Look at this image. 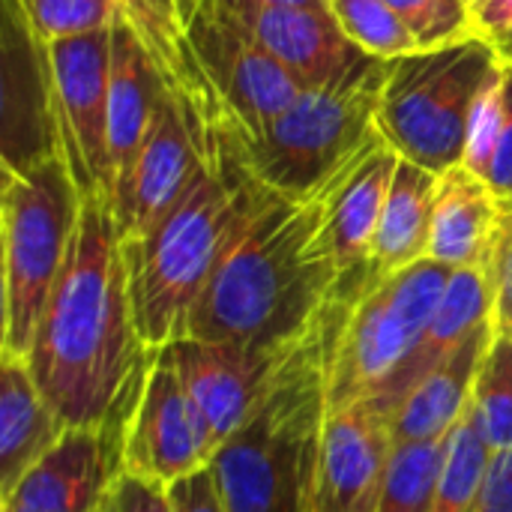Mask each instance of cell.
Masks as SVG:
<instances>
[{
	"mask_svg": "<svg viewBox=\"0 0 512 512\" xmlns=\"http://www.w3.org/2000/svg\"><path fill=\"white\" fill-rule=\"evenodd\" d=\"M495 279V336H512V210H504L501 231L492 252Z\"/></svg>",
	"mask_w": 512,
	"mask_h": 512,
	"instance_id": "32",
	"label": "cell"
},
{
	"mask_svg": "<svg viewBox=\"0 0 512 512\" xmlns=\"http://www.w3.org/2000/svg\"><path fill=\"white\" fill-rule=\"evenodd\" d=\"M471 12H474L477 33L489 39L512 27V0H480Z\"/></svg>",
	"mask_w": 512,
	"mask_h": 512,
	"instance_id": "37",
	"label": "cell"
},
{
	"mask_svg": "<svg viewBox=\"0 0 512 512\" xmlns=\"http://www.w3.org/2000/svg\"><path fill=\"white\" fill-rule=\"evenodd\" d=\"M81 201L60 156H48L27 168H3L0 357L27 360L45 303L69 258Z\"/></svg>",
	"mask_w": 512,
	"mask_h": 512,
	"instance_id": "8",
	"label": "cell"
},
{
	"mask_svg": "<svg viewBox=\"0 0 512 512\" xmlns=\"http://www.w3.org/2000/svg\"><path fill=\"white\" fill-rule=\"evenodd\" d=\"M399 153L375 135L318 195V252L339 273L372 264V246Z\"/></svg>",
	"mask_w": 512,
	"mask_h": 512,
	"instance_id": "17",
	"label": "cell"
},
{
	"mask_svg": "<svg viewBox=\"0 0 512 512\" xmlns=\"http://www.w3.org/2000/svg\"><path fill=\"white\" fill-rule=\"evenodd\" d=\"M504 207L483 177L456 165L438 174L429 258L447 267L489 264L501 231Z\"/></svg>",
	"mask_w": 512,
	"mask_h": 512,
	"instance_id": "21",
	"label": "cell"
},
{
	"mask_svg": "<svg viewBox=\"0 0 512 512\" xmlns=\"http://www.w3.org/2000/svg\"><path fill=\"white\" fill-rule=\"evenodd\" d=\"M165 87L135 30L117 15L111 21V69H108V147L114 165V201L126 186L135 159L150 132Z\"/></svg>",
	"mask_w": 512,
	"mask_h": 512,
	"instance_id": "19",
	"label": "cell"
},
{
	"mask_svg": "<svg viewBox=\"0 0 512 512\" xmlns=\"http://www.w3.org/2000/svg\"><path fill=\"white\" fill-rule=\"evenodd\" d=\"M48 96L54 150L78 195L114 210V165L108 147L111 27L60 42H36Z\"/></svg>",
	"mask_w": 512,
	"mask_h": 512,
	"instance_id": "9",
	"label": "cell"
},
{
	"mask_svg": "<svg viewBox=\"0 0 512 512\" xmlns=\"http://www.w3.org/2000/svg\"><path fill=\"white\" fill-rule=\"evenodd\" d=\"M66 429L39 393L27 363L0 357V498L54 450Z\"/></svg>",
	"mask_w": 512,
	"mask_h": 512,
	"instance_id": "23",
	"label": "cell"
},
{
	"mask_svg": "<svg viewBox=\"0 0 512 512\" xmlns=\"http://www.w3.org/2000/svg\"><path fill=\"white\" fill-rule=\"evenodd\" d=\"M423 48H441L477 33L468 0H387Z\"/></svg>",
	"mask_w": 512,
	"mask_h": 512,
	"instance_id": "30",
	"label": "cell"
},
{
	"mask_svg": "<svg viewBox=\"0 0 512 512\" xmlns=\"http://www.w3.org/2000/svg\"><path fill=\"white\" fill-rule=\"evenodd\" d=\"M492 318H495L492 261L477 264V267H456L447 288H444V294H441V303H438V309L432 315V324H429L417 354L408 360V366L399 372V378L378 399L390 411H396L417 378H423L435 363H441L447 354H453L477 330L492 324Z\"/></svg>",
	"mask_w": 512,
	"mask_h": 512,
	"instance_id": "22",
	"label": "cell"
},
{
	"mask_svg": "<svg viewBox=\"0 0 512 512\" xmlns=\"http://www.w3.org/2000/svg\"><path fill=\"white\" fill-rule=\"evenodd\" d=\"M177 369V378L204 420L213 447L219 450L237 429H243L270 387L279 378L285 357L294 351H255L228 342L177 339L162 348Z\"/></svg>",
	"mask_w": 512,
	"mask_h": 512,
	"instance_id": "12",
	"label": "cell"
},
{
	"mask_svg": "<svg viewBox=\"0 0 512 512\" xmlns=\"http://www.w3.org/2000/svg\"><path fill=\"white\" fill-rule=\"evenodd\" d=\"M195 51L222 105L225 144L258 138L303 93L294 75L252 42L213 0L195 21Z\"/></svg>",
	"mask_w": 512,
	"mask_h": 512,
	"instance_id": "11",
	"label": "cell"
},
{
	"mask_svg": "<svg viewBox=\"0 0 512 512\" xmlns=\"http://www.w3.org/2000/svg\"><path fill=\"white\" fill-rule=\"evenodd\" d=\"M21 3H24V0H21Z\"/></svg>",
	"mask_w": 512,
	"mask_h": 512,
	"instance_id": "41",
	"label": "cell"
},
{
	"mask_svg": "<svg viewBox=\"0 0 512 512\" xmlns=\"http://www.w3.org/2000/svg\"><path fill=\"white\" fill-rule=\"evenodd\" d=\"M468 3H471V9H474V6H477V3H480V0H468Z\"/></svg>",
	"mask_w": 512,
	"mask_h": 512,
	"instance_id": "40",
	"label": "cell"
},
{
	"mask_svg": "<svg viewBox=\"0 0 512 512\" xmlns=\"http://www.w3.org/2000/svg\"><path fill=\"white\" fill-rule=\"evenodd\" d=\"M492 339L495 324H486L414 381V387L393 411L396 444H441L450 438L471 405L474 384Z\"/></svg>",
	"mask_w": 512,
	"mask_h": 512,
	"instance_id": "20",
	"label": "cell"
},
{
	"mask_svg": "<svg viewBox=\"0 0 512 512\" xmlns=\"http://www.w3.org/2000/svg\"><path fill=\"white\" fill-rule=\"evenodd\" d=\"M435 189L438 174L399 156L372 246V267L378 273H396L429 258Z\"/></svg>",
	"mask_w": 512,
	"mask_h": 512,
	"instance_id": "24",
	"label": "cell"
},
{
	"mask_svg": "<svg viewBox=\"0 0 512 512\" xmlns=\"http://www.w3.org/2000/svg\"><path fill=\"white\" fill-rule=\"evenodd\" d=\"M225 15L282 63L303 90H318L345 78L366 57V51L345 36L330 9L279 6Z\"/></svg>",
	"mask_w": 512,
	"mask_h": 512,
	"instance_id": "18",
	"label": "cell"
},
{
	"mask_svg": "<svg viewBox=\"0 0 512 512\" xmlns=\"http://www.w3.org/2000/svg\"><path fill=\"white\" fill-rule=\"evenodd\" d=\"M36 42H60L108 30L117 18L114 0H15Z\"/></svg>",
	"mask_w": 512,
	"mask_h": 512,
	"instance_id": "29",
	"label": "cell"
},
{
	"mask_svg": "<svg viewBox=\"0 0 512 512\" xmlns=\"http://www.w3.org/2000/svg\"><path fill=\"white\" fill-rule=\"evenodd\" d=\"M222 12L240 15L252 9H279V6H303V9H330V0H213Z\"/></svg>",
	"mask_w": 512,
	"mask_h": 512,
	"instance_id": "38",
	"label": "cell"
},
{
	"mask_svg": "<svg viewBox=\"0 0 512 512\" xmlns=\"http://www.w3.org/2000/svg\"><path fill=\"white\" fill-rule=\"evenodd\" d=\"M492 45H495L501 63L512 69V27L510 30H504V33H498V36H492Z\"/></svg>",
	"mask_w": 512,
	"mask_h": 512,
	"instance_id": "39",
	"label": "cell"
},
{
	"mask_svg": "<svg viewBox=\"0 0 512 512\" xmlns=\"http://www.w3.org/2000/svg\"><path fill=\"white\" fill-rule=\"evenodd\" d=\"M471 512H512V450L492 456L489 474Z\"/></svg>",
	"mask_w": 512,
	"mask_h": 512,
	"instance_id": "36",
	"label": "cell"
},
{
	"mask_svg": "<svg viewBox=\"0 0 512 512\" xmlns=\"http://www.w3.org/2000/svg\"><path fill=\"white\" fill-rule=\"evenodd\" d=\"M393 447V411L381 399L327 408L312 512L378 510Z\"/></svg>",
	"mask_w": 512,
	"mask_h": 512,
	"instance_id": "14",
	"label": "cell"
},
{
	"mask_svg": "<svg viewBox=\"0 0 512 512\" xmlns=\"http://www.w3.org/2000/svg\"><path fill=\"white\" fill-rule=\"evenodd\" d=\"M501 66L483 33L387 60L378 135L402 159L432 174L462 165L471 111Z\"/></svg>",
	"mask_w": 512,
	"mask_h": 512,
	"instance_id": "7",
	"label": "cell"
},
{
	"mask_svg": "<svg viewBox=\"0 0 512 512\" xmlns=\"http://www.w3.org/2000/svg\"><path fill=\"white\" fill-rule=\"evenodd\" d=\"M219 153L222 150L201 138L186 111L165 90L135 168L114 201L120 240L129 243L147 237L189 192L198 171Z\"/></svg>",
	"mask_w": 512,
	"mask_h": 512,
	"instance_id": "13",
	"label": "cell"
},
{
	"mask_svg": "<svg viewBox=\"0 0 512 512\" xmlns=\"http://www.w3.org/2000/svg\"><path fill=\"white\" fill-rule=\"evenodd\" d=\"M216 456L210 432L162 348H150L135 402L120 429L123 474L171 486Z\"/></svg>",
	"mask_w": 512,
	"mask_h": 512,
	"instance_id": "10",
	"label": "cell"
},
{
	"mask_svg": "<svg viewBox=\"0 0 512 512\" xmlns=\"http://www.w3.org/2000/svg\"><path fill=\"white\" fill-rule=\"evenodd\" d=\"M444 453H447V441L396 444L375 512H432L441 468H444Z\"/></svg>",
	"mask_w": 512,
	"mask_h": 512,
	"instance_id": "26",
	"label": "cell"
},
{
	"mask_svg": "<svg viewBox=\"0 0 512 512\" xmlns=\"http://www.w3.org/2000/svg\"><path fill=\"white\" fill-rule=\"evenodd\" d=\"M387 60L363 57L345 78L303 90L258 138L225 144L273 195L315 198L375 135Z\"/></svg>",
	"mask_w": 512,
	"mask_h": 512,
	"instance_id": "6",
	"label": "cell"
},
{
	"mask_svg": "<svg viewBox=\"0 0 512 512\" xmlns=\"http://www.w3.org/2000/svg\"><path fill=\"white\" fill-rule=\"evenodd\" d=\"M489 465H492V450L483 438L474 408L468 405L459 426L447 438L444 468H441L432 512H471L489 474Z\"/></svg>",
	"mask_w": 512,
	"mask_h": 512,
	"instance_id": "25",
	"label": "cell"
},
{
	"mask_svg": "<svg viewBox=\"0 0 512 512\" xmlns=\"http://www.w3.org/2000/svg\"><path fill=\"white\" fill-rule=\"evenodd\" d=\"M501 123H504V66L489 78L468 120V144H465L462 165L471 168L477 177H486L492 165L501 138Z\"/></svg>",
	"mask_w": 512,
	"mask_h": 512,
	"instance_id": "31",
	"label": "cell"
},
{
	"mask_svg": "<svg viewBox=\"0 0 512 512\" xmlns=\"http://www.w3.org/2000/svg\"><path fill=\"white\" fill-rule=\"evenodd\" d=\"M117 15L135 30L162 87L186 111L201 138L222 150L225 117L195 51V21L210 0H114Z\"/></svg>",
	"mask_w": 512,
	"mask_h": 512,
	"instance_id": "15",
	"label": "cell"
},
{
	"mask_svg": "<svg viewBox=\"0 0 512 512\" xmlns=\"http://www.w3.org/2000/svg\"><path fill=\"white\" fill-rule=\"evenodd\" d=\"M330 12L345 36L369 57L396 60L420 51L411 30L387 6V0H330Z\"/></svg>",
	"mask_w": 512,
	"mask_h": 512,
	"instance_id": "28",
	"label": "cell"
},
{
	"mask_svg": "<svg viewBox=\"0 0 512 512\" xmlns=\"http://www.w3.org/2000/svg\"><path fill=\"white\" fill-rule=\"evenodd\" d=\"M120 474V429H66L3 498V512H105Z\"/></svg>",
	"mask_w": 512,
	"mask_h": 512,
	"instance_id": "16",
	"label": "cell"
},
{
	"mask_svg": "<svg viewBox=\"0 0 512 512\" xmlns=\"http://www.w3.org/2000/svg\"><path fill=\"white\" fill-rule=\"evenodd\" d=\"M324 417L327 378L318 318L285 357L255 417L210 462L228 512H312Z\"/></svg>",
	"mask_w": 512,
	"mask_h": 512,
	"instance_id": "4",
	"label": "cell"
},
{
	"mask_svg": "<svg viewBox=\"0 0 512 512\" xmlns=\"http://www.w3.org/2000/svg\"><path fill=\"white\" fill-rule=\"evenodd\" d=\"M453 267L423 258L396 273L372 264L339 276L324 312L327 408L378 399L417 354Z\"/></svg>",
	"mask_w": 512,
	"mask_h": 512,
	"instance_id": "5",
	"label": "cell"
},
{
	"mask_svg": "<svg viewBox=\"0 0 512 512\" xmlns=\"http://www.w3.org/2000/svg\"><path fill=\"white\" fill-rule=\"evenodd\" d=\"M474 417L492 456L512 450V336H495L471 396Z\"/></svg>",
	"mask_w": 512,
	"mask_h": 512,
	"instance_id": "27",
	"label": "cell"
},
{
	"mask_svg": "<svg viewBox=\"0 0 512 512\" xmlns=\"http://www.w3.org/2000/svg\"><path fill=\"white\" fill-rule=\"evenodd\" d=\"M168 498H171V510L174 512H228L210 465L195 471V474L180 477L177 483H171Z\"/></svg>",
	"mask_w": 512,
	"mask_h": 512,
	"instance_id": "35",
	"label": "cell"
},
{
	"mask_svg": "<svg viewBox=\"0 0 512 512\" xmlns=\"http://www.w3.org/2000/svg\"><path fill=\"white\" fill-rule=\"evenodd\" d=\"M264 192L231 147H222L147 237L120 240L135 324L147 348L186 339L204 288Z\"/></svg>",
	"mask_w": 512,
	"mask_h": 512,
	"instance_id": "3",
	"label": "cell"
},
{
	"mask_svg": "<svg viewBox=\"0 0 512 512\" xmlns=\"http://www.w3.org/2000/svg\"><path fill=\"white\" fill-rule=\"evenodd\" d=\"M147 354L114 210L81 201L69 258L24 363L69 429H123Z\"/></svg>",
	"mask_w": 512,
	"mask_h": 512,
	"instance_id": "1",
	"label": "cell"
},
{
	"mask_svg": "<svg viewBox=\"0 0 512 512\" xmlns=\"http://www.w3.org/2000/svg\"><path fill=\"white\" fill-rule=\"evenodd\" d=\"M315 234V198L288 201L267 189L204 288L186 336L255 351L303 342L342 276Z\"/></svg>",
	"mask_w": 512,
	"mask_h": 512,
	"instance_id": "2",
	"label": "cell"
},
{
	"mask_svg": "<svg viewBox=\"0 0 512 512\" xmlns=\"http://www.w3.org/2000/svg\"><path fill=\"white\" fill-rule=\"evenodd\" d=\"M504 210H512V69L504 66V123L501 138L492 156V165L483 177Z\"/></svg>",
	"mask_w": 512,
	"mask_h": 512,
	"instance_id": "33",
	"label": "cell"
},
{
	"mask_svg": "<svg viewBox=\"0 0 512 512\" xmlns=\"http://www.w3.org/2000/svg\"><path fill=\"white\" fill-rule=\"evenodd\" d=\"M105 512H174L168 489L144 477L120 474L111 486Z\"/></svg>",
	"mask_w": 512,
	"mask_h": 512,
	"instance_id": "34",
	"label": "cell"
}]
</instances>
